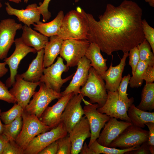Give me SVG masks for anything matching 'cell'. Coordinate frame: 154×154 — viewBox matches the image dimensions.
I'll list each match as a JSON object with an SVG mask.
<instances>
[{"label":"cell","instance_id":"48","mask_svg":"<svg viewBox=\"0 0 154 154\" xmlns=\"http://www.w3.org/2000/svg\"><path fill=\"white\" fill-rule=\"evenodd\" d=\"M1 110L0 108V135L3 133V125L1 123Z\"/></svg>","mask_w":154,"mask_h":154},{"label":"cell","instance_id":"5","mask_svg":"<svg viewBox=\"0 0 154 154\" xmlns=\"http://www.w3.org/2000/svg\"><path fill=\"white\" fill-rule=\"evenodd\" d=\"M39 86L38 91L35 92L32 99L24 110L39 118L49 104L53 100L60 98L62 95L61 92H58L47 87L44 83L41 82Z\"/></svg>","mask_w":154,"mask_h":154},{"label":"cell","instance_id":"37","mask_svg":"<svg viewBox=\"0 0 154 154\" xmlns=\"http://www.w3.org/2000/svg\"><path fill=\"white\" fill-rule=\"evenodd\" d=\"M3 154H24V150L15 141L9 139L5 145Z\"/></svg>","mask_w":154,"mask_h":154},{"label":"cell","instance_id":"44","mask_svg":"<svg viewBox=\"0 0 154 154\" xmlns=\"http://www.w3.org/2000/svg\"><path fill=\"white\" fill-rule=\"evenodd\" d=\"M125 154H150L151 153L149 150L147 142L146 141L140 145L137 149L127 152Z\"/></svg>","mask_w":154,"mask_h":154},{"label":"cell","instance_id":"42","mask_svg":"<svg viewBox=\"0 0 154 154\" xmlns=\"http://www.w3.org/2000/svg\"><path fill=\"white\" fill-rule=\"evenodd\" d=\"M143 79L145 81L146 84L153 83L154 81V66H147L144 72Z\"/></svg>","mask_w":154,"mask_h":154},{"label":"cell","instance_id":"39","mask_svg":"<svg viewBox=\"0 0 154 154\" xmlns=\"http://www.w3.org/2000/svg\"><path fill=\"white\" fill-rule=\"evenodd\" d=\"M129 51V64L131 68L132 74V75H133L140 60L139 50L137 46L131 49Z\"/></svg>","mask_w":154,"mask_h":154},{"label":"cell","instance_id":"36","mask_svg":"<svg viewBox=\"0 0 154 154\" xmlns=\"http://www.w3.org/2000/svg\"><path fill=\"white\" fill-rule=\"evenodd\" d=\"M142 26L145 38L149 44L154 54V29L145 19L142 20Z\"/></svg>","mask_w":154,"mask_h":154},{"label":"cell","instance_id":"38","mask_svg":"<svg viewBox=\"0 0 154 154\" xmlns=\"http://www.w3.org/2000/svg\"><path fill=\"white\" fill-rule=\"evenodd\" d=\"M0 100L9 103H15L17 102L15 98L8 90V88L0 80Z\"/></svg>","mask_w":154,"mask_h":154},{"label":"cell","instance_id":"46","mask_svg":"<svg viewBox=\"0 0 154 154\" xmlns=\"http://www.w3.org/2000/svg\"><path fill=\"white\" fill-rule=\"evenodd\" d=\"M80 153V154H95L91 149L88 147L86 142L84 143Z\"/></svg>","mask_w":154,"mask_h":154},{"label":"cell","instance_id":"29","mask_svg":"<svg viewBox=\"0 0 154 154\" xmlns=\"http://www.w3.org/2000/svg\"><path fill=\"white\" fill-rule=\"evenodd\" d=\"M139 146V145H136L127 149H117L103 146L98 143L96 140L89 147L95 154H124L127 152L137 149Z\"/></svg>","mask_w":154,"mask_h":154},{"label":"cell","instance_id":"4","mask_svg":"<svg viewBox=\"0 0 154 154\" xmlns=\"http://www.w3.org/2000/svg\"><path fill=\"white\" fill-rule=\"evenodd\" d=\"M22 117L23 121L22 128L15 141L24 150L35 136L51 128L45 124L36 116L25 110Z\"/></svg>","mask_w":154,"mask_h":154},{"label":"cell","instance_id":"10","mask_svg":"<svg viewBox=\"0 0 154 154\" xmlns=\"http://www.w3.org/2000/svg\"><path fill=\"white\" fill-rule=\"evenodd\" d=\"M14 43L15 47L13 52L9 57H6L4 60L6 64L8 65L10 71V76L5 83L8 88L12 86L15 82V77L21 60L29 53H35L37 52L34 48L26 45L21 37L16 38Z\"/></svg>","mask_w":154,"mask_h":154},{"label":"cell","instance_id":"16","mask_svg":"<svg viewBox=\"0 0 154 154\" xmlns=\"http://www.w3.org/2000/svg\"><path fill=\"white\" fill-rule=\"evenodd\" d=\"M74 95L73 92L62 96L52 106H48L39 118L46 125L52 128L60 122L62 114L70 100Z\"/></svg>","mask_w":154,"mask_h":154},{"label":"cell","instance_id":"1","mask_svg":"<svg viewBox=\"0 0 154 154\" xmlns=\"http://www.w3.org/2000/svg\"><path fill=\"white\" fill-rule=\"evenodd\" d=\"M84 13L89 27L87 40L96 43L108 55L119 50L128 52L145 39L142 10L135 1L124 0L117 7L108 4L98 21L91 14Z\"/></svg>","mask_w":154,"mask_h":154},{"label":"cell","instance_id":"43","mask_svg":"<svg viewBox=\"0 0 154 154\" xmlns=\"http://www.w3.org/2000/svg\"><path fill=\"white\" fill-rule=\"evenodd\" d=\"M57 151L58 145L56 140L46 146L38 154H57Z\"/></svg>","mask_w":154,"mask_h":154},{"label":"cell","instance_id":"11","mask_svg":"<svg viewBox=\"0 0 154 154\" xmlns=\"http://www.w3.org/2000/svg\"><path fill=\"white\" fill-rule=\"evenodd\" d=\"M99 107L97 104L90 102L85 105L83 108L84 114L89 123L91 133L90 141L88 145L89 147L98 137L101 130L110 117L106 114L99 112L97 110Z\"/></svg>","mask_w":154,"mask_h":154},{"label":"cell","instance_id":"27","mask_svg":"<svg viewBox=\"0 0 154 154\" xmlns=\"http://www.w3.org/2000/svg\"><path fill=\"white\" fill-rule=\"evenodd\" d=\"M127 114L131 123L135 126L143 128L147 123H154V112L141 110L133 104L129 108Z\"/></svg>","mask_w":154,"mask_h":154},{"label":"cell","instance_id":"2","mask_svg":"<svg viewBox=\"0 0 154 154\" xmlns=\"http://www.w3.org/2000/svg\"><path fill=\"white\" fill-rule=\"evenodd\" d=\"M84 11L78 7L64 15L57 35L63 40H87L89 27Z\"/></svg>","mask_w":154,"mask_h":154},{"label":"cell","instance_id":"17","mask_svg":"<svg viewBox=\"0 0 154 154\" xmlns=\"http://www.w3.org/2000/svg\"><path fill=\"white\" fill-rule=\"evenodd\" d=\"M132 124L131 122L119 121L115 118L110 117L96 140L100 144L108 147L110 143L125 129Z\"/></svg>","mask_w":154,"mask_h":154},{"label":"cell","instance_id":"22","mask_svg":"<svg viewBox=\"0 0 154 154\" xmlns=\"http://www.w3.org/2000/svg\"><path fill=\"white\" fill-rule=\"evenodd\" d=\"M44 48L37 51L36 57L30 64L27 70L20 74L24 80L32 82H37L43 74L45 68L43 66Z\"/></svg>","mask_w":154,"mask_h":154},{"label":"cell","instance_id":"14","mask_svg":"<svg viewBox=\"0 0 154 154\" xmlns=\"http://www.w3.org/2000/svg\"><path fill=\"white\" fill-rule=\"evenodd\" d=\"M13 87L9 91L16 99L17 104L25 109L30 102L37 87L41 82H32L24 80L20 74H17Z\"/></svg>","mask_w":154,"mask_h":154},{"label":"cell","instance_id":"35","mask_svg":"<svg viewBox=\"0 0 154 154\" xmlns=\"http://www.w3.org/2000/svg\"><path fill=\"white\" fill-rule=\"evenodd\" d=\"M58 151L57 154H71V142L69 135L60 138L57 140Z\"/></svg>","mask_w":154,"mask_h":154},{"label":"cell","instance_id":"53","mask_svg":"<svg viewBox=\"0 0 154 154\" xmlns=\"http://www.w3.org/2000/svg\"><path fill=\"white\" fill-rule=\"evenodd\" d=\"M2 6V5L1 3L0 2V8H1Z\"/></svg>","mask_w":154,"mask_h":154},{"label":"cell","instance_id":"32","mask_svg":"<svg viewBox=\"0 0 154 154\" xmlns=\"http://www.w3.org/2000/svg\"><path fill=\"white\" fill-rule=\"evenodd\" d=\"M147 66L146 63L139 60L134 73L131 77L129 82V84L131 88H137L142 85L144 80V72Z\"/></svg>","mask_w":154,"mask_h":154},{"label":"cell","instance_id":"34","mask_svg":"<svg viewBox=\"0 0 154 154\" xmlns=\"http://www.w3.org/2000/svg\"><path fill=\"white\" fill-rule=\"evenodd\" d=\"M24 110L19 105L15 103L8 110L1 112V118L5 124L12 122L17 117L22 116Z\"/></svg>","mask_w":154,"mask_h":154},{"label":"cell","instance_id":"33","mask_svg":"<svg viewBox=\"0 0 154 154\" xmlns=\"http://www.w3.org/2000/svg\"><path fill=\"white\" fill-rule=\"evenodd\" d=\"M130 78L131 75L129 74L122 78L117 89L119 99L125 104L128 109L134 102L133 98H129L127 93V88Z\"/></svg>","mask_w":154,"mask_h":154},{"label":"cell","instance_id":"25","mask_svg":"<svg viewBox=\"0 0 154 154\" xmlns=\"http://www.w3.org/2000/svg\"><path fill=\"white\" fill-rule=\"evenodd\" d=\"M63 40L58 35L49 37V41L46 44L44 50L43 66L44 68L52 64L60 54Z\"/></svg>","mask_w":154,"mask_h":154},{"label":"cell","instance_id":"19","mask_svg":"<svg viewBox=\"0 0 154 154\" xmlns=\"http://www.w3.org/2000/svg\"><path fill=\"white\" fill-rule=\"evenodd\" d=\"M68 133L72 144L71 154H78L85 139L91 136L90 125L86 117L82 116Z\"/></svg>","mask_w":154,"mask_h":154},{"label":"cell","instance_id":"49","mask_svg":"<svg viewBox=\"0 0 154 154\" xmlns=\"http://www.w3.org/2000/svg\"><path fill=\"white\" fill-rule=\"evenodd\" d=\"M145 2L148 3L149 5L151 7H154V0H145Z\"/></svg>","mask_w":154,"mask_h":154},{"label":"cell","instance_id":"31","mask_svg":"<svg viewBox=\"0 0 154 154\" xmlns=\"http://www.w3.org/2000/svg\"><path fill=\"white\" fill-rule=\"evenodd\" d=\"M137 46L140 60L146 63L148 66H154V54L151 51V48L147 40L145 39Z\"/></svg>","mask_w":154,"mask_h":154},{"label":"cell","instance_id":"30","mask_svg":"<svg viewBox=\"0 0 154 154\" xmlns=\"http://www.w3.org/2000/svg\"><path fill=\"white\" fill-rule=\"evenodd\" d=\"M23 123L22 116L17 117L10 123L3 124V133L9 140L15 141L21 130Z\"/></svg>","mask_w":154,"mask_h":154},{"label":"cell","instance_id":"23","mask_svg":"<svg viewBox=\"0 0 154 154\" xmlns=\"http://www.w3.org/2000/svg\"><path fill=\"white\" fill-rule=\"evenodd\" d=\"M23 33L21 37L24 43L27 46L33 47L37 51L44 48L48 41V37L33 29L25 25L21 29Z\"/></svg>","mask_w":154,"mask_h":154},{"label":"cell","instance_id":"3","mask_svg":"<svg viewBox=\"0 0 154 154\" xmlns=\"http://www.w3.org/2000/svg\"><path fill=\"white\" fill-rule=\"evenodd\" d=\"M80 93L90 99L92 104H97L99 108L105 104L108 96L105 84L101 76L92 67L89 70L88 76L85 84L80 89Z\"/></svg>","mask_w":154,"mask_h":154},{"label":"cell","instance_id":"21","mask_svg":"<svg viewBox=\"0 0 154 154\" xmlns=\"http://www.w3.org/2000/svg\"><path fill=\"white\" fill-rule=\"evenodd\" d=\"M119 64L113 66L111 63L109 68L102 76L106 82L107 91L114 92L117 90L122 79V74L126 64V60L129 56L128 52L124 53Z\"/></svg>","mask_w":154,"mask_h":154},{"label":"cell","instance_id":"12","mask_svg":"<svg viewBox=\"0 0 154 154\" xmlns=\"http://www.w3.org/2000/svg\"><path fill=\"white\" fill-rule=\"evenodd\" d=\"M21 23L13 19H7L0 22V60L7 57L9 51L14 42L17 31L22 29Z\"/></svg>","mask_w":154,"mask_h":154},{"label":"cell","instance_id":"45","mask_svg":"<svg viewBox=\"0 0 154 154\" xmlns=\"http://www.w3.org/2000/svg\"><path fill=\"white\" fill-rule=\"evenodd\" d=\"M9 140L7 137L3 133L0 135V154H3L5 145Z\"/></svg>","mask_w":154,"mask_h":154},{"label":"cell","instance_id":"40","mask_svg":"<svg viewBox=\"0 0 154 154\" xmlns=\"http://www.w3.org/2000/svg\"><path fill=\"white\" fill-rule=\"evenodd\" d=\"M149 129L147 141L149 150L151 154H154V123L148 122L145 124Z\"/></svg>","mask_w":154,"mask_h":154},{"label":"cell","instance_id":"26","mask_svg":"<svg viewBox=\"0 0 154 154\" xmlns=\"http://www.w3.org/2000/svg\"><path fill=\"white\" fill-rule=\"evenodd\" d=\"M64 16L63 11L60 10L56 17L51 21L44 23L40 21L34 24L33 25L34 29L48 37L57 35Z\"/></svg>","mask_w":154,"mask_h":154},{"label":"cell","instance_id":"9","mask_svg":"<svg viewBox=\"0 0 154 154\" xmlns=\"http://www.w3.org/2000/svg\"><path fill=\"white\" fill-rule=\"evenodd\" d=\"M90 42L87 40L68 39L64 40L60 56L69 67L77 66L80 60L85 55Z\"/></svg>","mask_w":154,"mask_h":154},{"label":"cell","instance_id":"47","mask_svg":"<svg viewBox=\"0 0 154 154\" xmlns=\"http://www.w3.org/2000/svg\"><path fill=\"white\" fill-rule=\"evenodd\" d=\"M6 65L5 62L2 63L0 62V78L6 74L8 71V69L5 66Z\"/></svg>","mask_w":154,"mask_h":154},{"label":"cell","instance_id":"18","mask_svg":"<svg viewBox=\"0 0 154 154\" xmlns=\"http://www.w3.org/2000/svg\"><path fill=\"white\" fill-rule=\"evenodd\" d=\"M90 61L85 56L80 60L77 70L69 84L64 91L61 92L62 96L73 92L74 95L80 93V88L83 86L88 79Z\"/></svg>","mask_w":154,"mask_h":154},{"label":"cell","instance_id":"41","mask_svg":"<svg viewBox=\"0 0 154 154\" xmlns=\"http://www.w3.org/2000/svg\"><path fill=\"white\" fill-rule=\"evenodd\" d=\"M51 0H44L42 3H40L38 9L43 17L42 21L46 22L51 17V13L48 11V6Z\"/></svg>","mask_w":154,"mask_h":154},{"label":"cell","instance_id":"28","mask_svg":"<svg viewBox=\"0 0 154 154\" xmlns=\"http://www.w3.org/2000/svg\"><path fill=\"white\" fill-rule=\"evenodd\" d=\"M144 111H151L154 109V83L146 84L141 94V100L137 107Z\"/></svg>","mask_w":154,"mask_h":154},{"label":"cell","instance_id":"24","mask_svg":"<svg viewBox=\"0 0 154 154\" xmlns=\"http://www.w3.org/2000/svg\"><path fill=\"white\" fill-rule=\"evenodd\" d=\"M101 50L96 43H90L85 56L90 61V65L101 77L108 69L107 59L101 54Z\"/></svg>","mask_w":154,"mask_h":154},{"label":"cell","instance_id":"20","mask_svg":"<svg viewBox=\"0 0 154 154\" xmlns=\"http://www.w3.org/2000/svg\"><path fill=\"white\" fill-rule=\"evenodd\" d=\"M6 11L9 15H15L20 22L30 27L40 21L41 14L35 3L29 5L25 9H18L12 7L8 2L5 3Z\"/></svg>","mask_w":154,"mask_h":154},{"label":"cell","instance_id":"6","mask_svg":"<svg viewBox=\"0 0 154 154\" xmlns=\"http://www.w3.org/2000/svg\"><path fill=\"white\" fill-rule=\"evenodd\" d=\"M69 69V67L64 64L63 59L60 56L58 57L54 63L44 68L39 81L54 91L60 92L62 85L70 80L74 74H73L64 79L62 78V73L68 71Z\"/></svg>","mask_w":154,"mask_h":154},{"label":"cell","instance_id":"8","mask_svg":"<svg viewBox=\"0 0 154 154\" xmlns=\"http://www.w3.org/2000/svg\"><path fill=\"white\" fill-rule=\"evenodd\" d=\"M148 134L149 131L132 124L125 129L108 147L125 149L140 145L147 141Z\"/></svg>","mask_w":154,"mask_h":154},{"label":"cell","instance_id":"13","mask_svg":"<svg viewBox=\"0 0 154 154\" xmlns=\"http://www.w3.org/2000/svg\"><path fill=\"white\" fill-rule=\"evenodd\" d=\"M84 97L79 93L74 95L67 103L61 117L68 133L81 119L84 114L81 105Z\"/></svg>","mask_w":154,"mask_h":154},{"label":"cell","instance_id":"52","mask_svg":"<svg viewBox=\"0 0 154 154\" xmlns=\"http://www.w3.org/2000/svg\"><path fill=\"white\" fill-rule=\"evenodd\" d=\"M80 0H75V2L76 3L78 2Z\"/></svg>","mask_w":154,"mask_h":154},{"label":"cell","instance_id":"51","mask_svg":"<svg viewBox=\"0 0 154 154\" xmlns=\"http://www.w3.org/2000/svg\"><path fill=\"white\" fill-rule=\"evenodd\" d=\"M28 1L29 0H24V2L26 3H27L28 2Z\"/></svg>","mask_w":154,"mask_h":154},{"label":"cell","instance_id":"15","mask_svg":"<svg viewBox=\"0 0 154 154\" xmlns=\"http://www.w3.org/2000/svg\"><path fill=\"white\" fill-rule=\"evenodd\" d=\"M107 92L108 96L105 104L102 107L98 108L97 110L110 117L131 122L127 114L128 108L119 99L117 90L114 92L107 91Z\"/></svg>","mask_w":154,"mask_h":154},{"label":"cell","instance_id":"50","mask_svg":"<svg viewBox=\"0 0 154 154\" xmlns=\"http://www.w3.org/2000/svg\"><path fill=\"white\" fill-rule=\"evenodd\" d=\"M9 1L14 2L16 3H19L21 2V0H8Z\"/></svg>","mask_w":154,"mask_h":154},{"label":"cell","instance_id":"7","mask_svg":"<svg viewBox=\"0 0 154 154\" xmlns=\"http://www.w3.org/2000/svg\"><path fill=\"white\" fill-rule=\"evenodd\" d=\"M68 133L64 124L61 121L50 131L39 134L33 138L24 150V154H38L46 146Z\"/></svg>","mask_w":154,"mask_h":154}]
</instances>
